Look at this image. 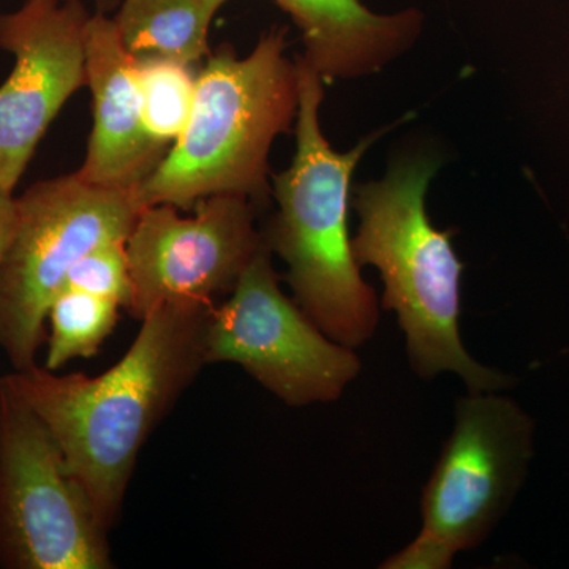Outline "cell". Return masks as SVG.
Returning a JSON list of instances; mask_svg holds the SVG:
<instances>
[{"instance_id":"obj_1","label":"cell","mask_w":569,"mask_h":569,"mask_svg":"<svg viewBox=\"0 0 569 569\" xmlns=\"http://www.w3.org/2000/svg\"><path fill=\"white\" fill-rule=\"evenodd\" d=\"M213 307L206 302L157 307L141 318L129 351L97 377L62 376L39 365L10 373L61 445L108 531L121 518L146 441L208 366L206 328Z\"/></svg>"},{"instance_id":"obj_5","label":"cell","mask_w":569,"mask_h":569,"mask_svg":"<svg viewBox=\"0 0 569 569\" xmlns=\"http://www.w3.org/2000/svg\"><path fill=\"white\" fill-rule=\"evenodd\" d=\"M141 209L137 193L86 182L77 171L13 197L0 254V350L14 372L37 365L48 310L71 268L96 247L127 241Z\"/></svg>"},{"instance_id":"obj_18","label":"cell","mask_w":569,"mask_h":569,"mask_svg":"<svg viewBox=\"0 0 569 569\" xmlns=\"http://www.w3.org/2000/svg\"><path fill=\"white\" fill-rule=\"evenodd\" d=\"M61 2H80L84 3V6L91 3L93 9H96V13L110 14L111 11L118 9L122 0H61Z\"/></svg>"},{"instance_id":"obj_3","label":"cell","mask_w":569,"mask_h":569,"mask_svg":"<svg viewBox=\"0 0 569 569\" xmlns=\"http://www.w3.org/2000/svg\"><path fill=\"white\" fill-rule=\"evenodd\" d=\"M284 33H264L246 58L228 43L209 54L186 130L137 190L142 208L189 209L224 193L264 203L269 151L299 110L298 66L284 56Z\"/></svg>"},{"instance_id":"obj_15","label":"cell","mask_w":569,"mask_h":569,"mask_svg":"<svg viewBox=\"0 0 569 569\" xmlns=\"http://www.w3.org/2000/svg\"><path fill=\"white\" fill-rule=\"evenodd\" d=\"M142 119L149 134L171 149L192 114L197 71L163 58H137Z\"/></svg>"},{"instance_id":"obj_16","label":"cell","mask_w":569,"mask_h":569,"mask_svg":"<svg viewBox=\"0 0 569 569\" xmlns=\"http://www.w3.org/2000/svg\"><path fill=\"white\" fill-rule=\"evenodd\" d=\"M127 241H112L96 247L71 268L66 287L110 299L129 309L132 299Z\"/></svg>"},{"instance_id":"obj_4","label":"cell","mask_w":569,"mask_h":569,"mask_svg":"<svg viewBox=\"0 0 569 569\" xmlns=\"http://www.w3.org/2000/svg\"><path fill=\"white\" fill-rule=\"evenodd\" d=\"M438 168L427 156L407 157L381 181L356 189L361 224L351 246L356 263L372 264L385 283L383 307L395 310L419 377L458 373L470 392L509 388L512 378L479 365L459 331L462 263L451 233L433 227L426 192Z\"/></svg>"},{"instance_id":"obj_13","label":"cell","mask_w":569,"mask_h":569,"mask_svg":"<svg viewBox=\"0 0 569 569\" xmlns=\"http://www.w3.org/2000/svg\"><path fill=\"white\" fill-rule=\"evenodd\" d=\"M228 0H122L112 14L127 50L197 66L211 54L209 29Z\"/></svg>"},{"instance_id":"obj_14","label":"cell","mask_w":569,"mask_h":569,"mask_svg":"<svg viewBox=\"0 0 569 569\" xmlns=\"http://www.w3.org/2000/svg\"><path fill=\"white\" fill-rule=\"evenodd\" d=\"M119 309L110 299L63 288L48 310L50 323L44 367L61 370L70 361L91 358L114 331Z\"/></svg>"},{"instance_id":"obj_6","label":"cell","mask_w":569,"mask_h":569,"mask_svg":"<svg viewBox=\"0 0 569 569\" xmlns=\"http://www.w3.org/2000/svg\"><path fill=\"white\" fill-rule=\"evenodd\" d=\"M531 455L533 421L512 400L493 392L459 399L455 429L422 490V529L381 568H451L503 518Z\"/></svg>"},{"instance_id":"obj_10","label":"cell","mask_w":569,"mask_h":569,"mask_svg":"<svg viewBox=\"0 0 569 569\" xmlns=\"http://www.w3.org/2000/svg\"><path fill=\"white\" fill-rule=\"evenodd\" d=\"M88 6L26 0L0 13V50L14 59L0 86V193L14 194L63 104L86 86Z\"/></svg>"},{"instance_id":"obj_12","label":"cell","mask_w":569,"mask_h":569,"mask_svg":"<svg viewBox=\"0 0 569 569\" xmlns=\"http://www.w3.org/2000/svg\"><path fill=\"white\" fill-rule=\"evenodd\" d=\"M290 14L306 59L323 78L365 77L406 51L421 31L417 10L376 13L362 0H272Z\"/></svg>"},{"instance_id":"obj_7","label":"cell","mask_w":569,"mask_h":569,"mask_svg":"<svg viewBox=\"0 0 569 569\" xmlns=\"http://www.w3.org/2000/svg\"><path fill=\"white\" fill-rule=\"evenodd\" d=\"M0 567H114L108 530L10 373L0 378Z\"/></svg>"},{"instance_id":"obj_17","label":"cell","mask_w":569,"mask_h":569,"mask_svg":"<svg viewBox=\"0 0 569 569\" xmlns=\"http://www.w3.org/2000/svg\"><path fill=\"white\" fill-rule=\"evenodd\" d=\"M14 194L0 193V254L6 246L7 236H9L11 213H13Z\"/></svg>"},{"instance_id":"obj_8","label":"cell","mask_w":569,"mask_h":569,"mask_svg":"<svg viewBox=\"0 0 569 569\" xmlns=\"http://www.w3.org/2000/svg\"><path fill=\"white\" fill-rule=\"evenodd\" d=\"M271 254L264 241L230 298L213 307L206 365L242 367L287 406L335 402L358 377L361 361L283 293Z\"/></svg>"},{"instance_id":"obj_11","label":"cell","mask_w":569,"mask_h":569,"mask_svg":"<svg viewBox=\"0 0 569 569\" xmlns=\"http://www.w3.org/2000/svg\"><path fill=\"white\" fill-rule=\"evenodd\" d=\"M86 86L92 93L93 126L77 173L86 182L137 193L170 149L146 129L138 59L122 43L110 14L93 13L89 20Z\"/></svg>"},{"instance_id":"obj_9","label":"cell","mask_w":569,"mask_h":569,"mask_svg":"<svg viewBox=\"0 0 569 569\" xmlns=\"http://www.w3.org/2000/svg\"><path fill=\"white\" fill-rule=\"evenodd\" d=\"M170 204L142 208L127 239L137 320L160 306L213 305L231 293L239 277L264 246L254 228V204L241 194H213L182 217Z\"/></svg>"},{"instance_id":"obj_2","label":"cell","mask_w":569,"mask_h":569,"mask_svg":"<svg viewBox=\"0 0 569 569\" xmlns=\"http://www.w3.org/2000/svg\"><path fill=\"white\" fill-rule=\"evenodd\" d=\"M296 66V153L290 167L274 178L279 211L263 238L287 264L295 301L326 336L356 348L373 336L380 312L376 291L359 272L348 233L350 183L359 160L381 132L351 151H335L320 126L325 78L302 56Z\"/></svg>"}]
</instances>
